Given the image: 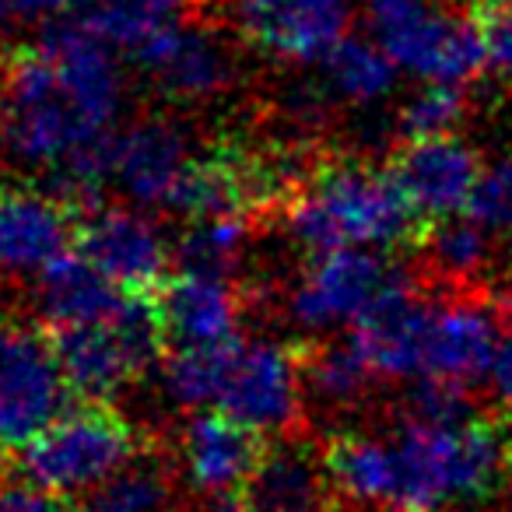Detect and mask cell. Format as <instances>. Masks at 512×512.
I'll return each instance as SVG.
<instances>
[{"label":"cell","mask_w":512,"mask_h":512,"mask_svg":"<svg viewBox=\"0 0 512 512\" xmlns=\"http://www.w3.org/2000/svg\"><path fill=\"white\" fill-rule=\"evenodd\" d=\"M365 32L414 81L467 85L484 67L477 15L456 0H365Z\"/></svg>","instance_id":"4"},{"label":"cell","mask_w":512,"mask_h":512,"mask_svg":"<svg viewBox=\"0 0 512 512\" xmlns=\"http://www.w3.org/2000/svg\"><path fill=\"white\" fill-rule=\"evenodd\" d=\"M253 239L246 214H211V218H193L190 228L176 242L179 271H200L232 278L239 271L242 256Z\"/></svg>","instance_id":"26"},{"label":"cell","mask_w":512,"mask_h":512,"mask_svg":"<svg viewBox=\"0 0 512 512\" xmlns=\"http://www.w3.org/2000/svg\"><path fill=\"white\" fill-rule=\"evenodd\" d=\"M74 242L88 264L99 267L127 295H151L162 288L176 260L162 225L134 204L92 207L78 225Z\"/></svg>","instance_id":"13"},{"label":"cell","mask_w":512,"mask_h":512,"mask_svg":"<svg viewBox=\"0 0 512 512\" xmlns=\"http://www.w3.org/2000/svg\"><path fill=\"white\" fill-rule=\"evenodd\" d=\"M113 50L85 22H57L15 53L0 78V148L11 162L53 176L113 134L127 99Z\"/></svg>","instance_id":"1"},{"label":"cell","mask_w":512,"mask_h":512,"mask_svg":"<svg viewBox=\"0 0 512 512\" xmlns=\"http://www.w3.org/2000/svg\"><path fill=\"white\" fill-rule=\"evenodd\" d=\"M176 477L162 456L137 453L99 488L78 495L71 512H176Z\"/></svg>","instance_id":"24"},{"label":"cell","mask_w":512,"mask_h":512,"mask_svg":"<svg viewBox=\"0 0 512 512\" xmlns=\"http://www.w3.org/2000/svg\"><path fill=\"white\" fill-rule=\"evenodd\" d=\"M404 278L383 249H327L313 253L285 295V316L292 327L313 337H330L355 327L379 302V295Z\"/></svg>","instance_id":"7"},{"label":"cell","mask_w":512,"mask_h":512,"mask_svg":"<svg viewBox=\"0 0 512 512\" xmlns=\"http://www.w3.org/2000/svg\"><path fill=\"white\" fill-rule=\"evenodd\" d=\"M0 512H71V505L60 502V495L39 488L25 474L0 477Z\"/></svg>","instance_id":"35"},{"label":"cell","mask_w":512,"mask_h":512,"mask_svg":"<svg viewBox=\"0 0 512 512\" xmlns=\"http://www.w3.org/2000/svg\"><path fill=\"white\" fill-rule=\"evenodd\" d=\"M127 295L116 288L95 264H88L81 253H64L53 260L32 285V302L36 313L50 323L53 330L64 327H85V323L113 320L127 309Z\"/></svg>","instance_id":"21"},{"label":"cell","mask_w":512,"mask_h":512,"mask_svg":"<svg viewBox=\"0 0 512 512\" xmlns=\"http://www.w3.org/2000/svg\"><path fill=\"white\" fill-rule=\"evenodd\" d=\"M78 235L53 190H0V278H39Z\"/></svg>","instance_id":"17"},{"label":"cell","mask_w":512,"mask_h":512,"mask_svg":"<svg viewBox=\"0 0 512 512\" xmlns=\"http://www.w3.org/2000/svg\"><path fill=\"white\" fill-rule=\"evenodd\" d=\"M260 456V435L221 411H193L179 435L183 481L218 512H239V498Z\"/></svg>","instance_id":"14"},{"label":"cell","mask_w":512,"mask_h":512,"mask_svg":"<svg viewBox=\"0 0 512 512\" xmlns=\"http://www.w3.org/2000/svg\"><path fill=\"white\" fill-rule=\"evenodd\" d=\"M498 344L502 334H498V313L491 302L477 295L432 302L421 379H446L456 386L477 383L481 376H488Z\"/></svg>","instance_id":"16"},{"label":"cell","mask_w":512,"mask_h":512,"mask_svg":"<svg viewBox=\"0 0 512 512\" xmlns=\"http://www.w3.org/2000/svg\"><path fill=\"white\" fill-rule=\"evenodd\" d=\"M306 383L302 362L274 337L235 341L214 411L228 414L256 435H288L302 418Z\"/></svg>","instance_id":"8"},{"label":"cell","mask_w":512,"mask_h":512,"mask_svg":"<svg viewBox=\"0 0 512 512\" xmlns=\"http://www.w3.org/2000/svg\"><path fill=\"white\" fill-rule=\"evenodd\" d=\"M190 0H85L81 22L116 50H134L158 29L179 22Z\"/></svg>","instance_id":"28"},{"label":"cell","mask_w":512,"mask_h":512,"mask_svg":"<svg viewBox=\"0 0 512 512\" xmlns=\"http://www.w3.org/2000/svg\"><path fill=\"white\" fill-rule=\"evenodd\" d=\"M432 302L414 292L411 278H400L390 285L379 302L355 323L351 341L365 355L376 379L404 383V379H421L425 365V334Z\"/></svg>","instance_id":"18"},{"label":"cell","mask_w":512,"mask_h":512,"mask_svg":"<svg viewBox=\"0 0 512 512\" xmlns=\"http://www.w3.org/2000/svg\"><path fill=\"white\" fill-rule=\"evenodd\" d=\"M491 239L495 235L474 218H442L432 221V232L425 235V260L432 274L453 281V285H470L491 264Z\"/></svg>","instance_id":"29"},{"label":"cell","mask_w":512,"mask_h":512,"mask_svg":"<svg viewBox=\"0 0 512 512\" xmlns=\"http://www.w3.org/2000/svg\"><path fill=\"white\" fill-rule=\"evenodd\" d=\"M235 344H221V348H179L158 365V390L176 411H207L214 407L225 379V365Z\"/></svg>","instance_id":"27"},{"label":"cell","mask_w":512,"mask_h":512,"mask_svg":"<svg viewBox=\"0 0 512 512\" xmlns=\"http://www.w3.org/2000/svg\"><path fill=\"white\" fill-rule=\"evenodd\" d=\"M158 316L165 337L179 348H221L239 341L242 299L235 295L232 278L179 271L162 285Z\"/></svg>","instance_id":"20"},{"label":"cell","mask_w":512,"mask_h":512,"mask_svg":"<svg viewBox=\"0 0 512 512\" xmlns=\"http://www.w3.org/2000/svg\"><path fill=\"white\" fill-rule=\"evenodd\" d=\"M337 498L362 509H390L393 442L390 432H341L323 453Z\"/></svg>","instance_id":"23"},{"label":"cell","mask_w":512,"mask_h":512,"mask_svg":"<svg viewBox=\"0 0 512 512\" xmlns=\"http://www.w3.org/2000/svg\"><path fill=\"white\" fill-rule=\"evenodd\" d=\"M0 327H8V295L0 288Z\"/></svg>","instance_id":"37"},{"label":"cell","mask_w":512,"mask_h":512,"mask_svg":"<svg viewBox=\"0 0 512 512\" xmlns=\"http://www.w3.org/2000/svg\"><path fill=\"white\" fill-rule=\"evenodd\" d=\"M467 116V92L453 81H421L418 92L407 95L397 113V130L404 141L421 137H446Z\"/></svg>","instance_id":"30"},{"label":"cell","mask_w":512,"mask_h":512,"mask_svg":"<svg viewBox=\"0 0 512 512\" xmlns=\"http://www.w3.org/2000/svg\"><path fill=\"white\" fill-rule=\"evenodd\" d=\"M505 4H512V0H505Z\"/></svg>","instance_id":"38"},{"label":"cell","mask_w":512,"mask_h":512,"mask_svg":"<svg viewBox=\"0 0 512 512\" xmlns=\"http://www.w3.org/2000/svg\"><path fill=\"white\" fill-rule=\"evenodd\" d=\"M488 390H491V397H495V404L512 418V337H502L495 358H491Z\"/></svg>","instance_id":"36"},{"label":"cell","mask_w":512,"mask_h":512,"mask_svg":"<svg viewBox=\"0 0 512 512\" xmlns=\"http://www.w3.org/2000/svg\"><path fill=\"white\" fill-rule=\"evenodd\" d=\"M85 8V0H0V36L50 29Z\"/></svg>","instance_id":"34"},{"label":"cell","mask_w":512,"mask_h":512,"mask_svg":"<svg viewBox=\"0 0 512 512\" xmlns=\"http://www.w3.org/2000/svg\"><path fill=\"white\" fill-rule=\"evenodd\" d=\"M71 393L53 337L0 327V446L22 449L67 411Z\"/></svg>","instance_id":"10"},{"label":"cell","mask_w":512,"mask_h":512,"mask_svg":"<svg viewBox=\"0 0 512 512\" xmlns=\"http://www.w3.org/2000/svg\"><path fill=\"white\" fill-rule=\"evenodd\" d=\"M463 214H470L491 235H512V151L481 165Z\"/></svg>","instance_id":"31"},{"label":"cell","mask_w":512,"mask_h":512,"mask_svg":"<svg viewBox=\"0 0 512 512\" xmlns=\"http://www.w3.org/2000/svg\"><path fill=\"white\" fill-rule=\"evenodd\" d=\"M106 155L109 186H116L127 204L169 214H176L179 197L200 162L190 130L169 116H144L113 130Z\"/></svg>","instance_id":"9"},{"label":"cell","mask_w":512,"mask_h":512,"mask_svg":"<svg viewBox=\"0 0 512 512\" xmlns=\"http://www.w3.org/2000/svg\"><path fill=\"white\" fill-rule=\"evenodd\" d=\"M162 341L165 327L158 316V302H151L148 295H134L113 320L64 327L53 334L74 397L99 400V404L141 379L158 362Z\"/></svg>","instance_id":"6"},{"label":"cell","mask_w":512,"mask_h":512,"mask_svg":"<svg viewBox=\"0 0 512 512\" xmlns=\"http://www.w3.org/2000/svg\"><path fill=\"white\" fill-rule=\"evenodd\" d=\"M470 386H456L446 379H418L411 390L404 393L400 404V418H418V421H460L470 418L474 404L467 397Z\"/></svg>","instance_id":"32"},{"label":"cell","mask_w":512,"mask_h":512,"mask_svg":"<svg viewBox=\"0 0 512 512\" xmlns=\"http://www.w3.org/2000/svg\"><path fill=\"white\" fill-rule=\"evenodd\" d=\"M320 92L330 109H376L397 88L400 67L383 53L372 36H344L327 57L320 60Z\"/></svg>","instance_id":"22"},{"label":"cell","mask_w":512,"mask_h":512,"mask_svg":"<svg viewBox=\"0 0 512 512\" xmlns=\"http://www.w3.org/2000/svg\"><path fill=\"white\" fill-rule=\"evenodd\" d=\"M477 29H481L484 67L502 88L512 92V4L505 0H477Z\"/></svg>","instance_id":"33"},{"label":"cell","mask_w":512,"mask_h":512,"mask_svg":"<svg viewBox=\"0 0 512 512\" xmlns=\"http://www.w3.org/2000/svg\"><path fill=\"white\" fill-rule=\"evenodd\" d=\"M355 0H228L242 43L267 60L316 67L344 36H351Z\"/></svg>","instance_id":"12"},{"label":"cell","mask_w":512,"mask_h":512,"mask_svg":"<svg viewBox=\"0 0 512 512\" xmlns=\"http://www.w3.org/2000/svg\"><path fill=\"white\" fill-rule=\"evenodd\" d=\"M334 498L327 460L313 442L278 435V442L264 446L239 498V512H334Z\"/></svg>","instance_id":"19"},{"label":"cell","mask_w":512,"mask_h":512,"mask_svg":"<svg viewBox=\"0 0 512 512\" xmlns=\"http://www.w3.org/2000/svg\"><path fill=\"white\" fill-rule=\"evenodd\" d=\"M141 453L134 425L113 407L88 400L64 411L18 449V474L60 498H78L127 467Z\"/></svg>","instance_id":"5"},{"label":"cell","mask_w":512,"mask_h":512,"mask_svg":"<svg viewBox=\"0 0 512 512\" xmlns=\"http://www.w3.org/2000/svg\"><path fill=\"white\" fill-rule=\"evenodd\" d=\"M390 176L421 221H442L467 211V200L481 176V158L453 134L421 137L404 141L393 151Z\"/></svg>","instance_id":"15"},{"label":"cell","mask_w":512,"mask_h":512,"mask_svg":"<svg viewBox=\"0 0 512 512\" xmlns=\"http://www.w3.org/2000/svg\"><path fill=\"white\" fill-rule=\"evenodd\" d=\"M376 372L369 369L355 341H323L302 358L306 400L330 414H348L369 393Z\"/></svg>","instance_id":"25"},{"label":"cell","mask_w":512,"mask_h":512,"mask_svg":"<svg viewBox=\"0 0 512 512\" xmlns=\"http://www.w3.org/2000/svg\"><path fill=\"white\" fill-rule=\"evenodd\" d=\"M390 512H446L491 498L512 474V432L470 414L460 421L397 418Z\"/></svg>","instance_id":"2"},{"label":"cell","mask_w":512,"mask_h":512,"mask_svg":"<svg viewBox=\"0 0 512 512\" xmlns=\"http://www.w3.org/2000/svg\"><path fill=\"white\" fill-rule=\"evenodd\" d=\"M137 71L179 106H204L228 95L239 81V57L221 32L186 18L158 29L130 50Z\"/></svg>","instance_id":"11"},{"label":"cell","mask_w":512,"mask_h":512,"mask_svg":"<svg viewBox=\"0 0 512 512\" xmlns=\"http://www.w3.org/2000/svg\"><path fill=\"white\" fill-rule=\"evenodd\" d=\"M281 211L288 239L306 253L351 246L390 253L421 232V218L393 183L390 169L379 172L365 162L320 165Z\"/></svg>","instance_id":"3"}]
</instances>
